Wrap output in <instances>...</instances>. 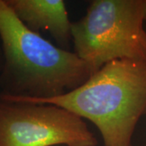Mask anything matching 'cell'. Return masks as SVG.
Here are the masks:
<instances>
[{"label": "cell", "mask_w": 146, "mask_h": 146, "mask_svg": "<svg viewBox=\"0 0 146 146\" xmlns=\"http://www.w3.org/2000/svg\"><path fill=\"white\" fill-rule=\"evenodd\" d=\"M0 39L3 58L0 95L48 99L77 89L93 73L75 52L55 46L30 30L0 0Z\"/></svg>", "instance_id": "6da1fadb"}, {"label": "cell", "mask_w": 146, "mask_h": 146, "mask_svg": "<svg viewBox=\"0 0 146 146\" xmlns=\"http://www.w3.org/2000/svg\"><path fill=\"white\" fill-rule=\"evenodd\" d=\"M0 100L55 105L91 121L99 130L104 146H132L136 124L146 114V62L111 61L77 89L56 98L0 95Z\"/></svg>", "instance_id": "7a4b0ae2"}, {"label": "cell", "mask_w": 146, "mask_h": 146, "mask_svg": "<svg viewBox=\"0 0 146 146\" xmlns=\"http://www.w3.org/2000/svg\"><path fill=\"white\" fill-rule=\"evenodd\" d=\"M146 0H94L72 23L75 53L97 72L118 59L146 62Z\"/></svg>", "instance_id": "3957f363"}, {"label": "cell", "mask_w": 146, "mask_h": 146, "mask_svg": "<svg viewBox=\"0 0 146 146\" xmlns=\"http://www.w3.org/2000/svg\"><path fill=\"white\" fill-rule=\"evenodd\" d=\"M82 118L52 104L0 100V146H97Z\"/></svg>", "instance_id": "277c9868"}, {"label": "cell", "mask_w": 146, "mask_h": 146, "mask_svg": "<svg viewBox=\"0 0 146 146\" xmlns=\"http://www.w3.org/2000/svg\"><path fill=\"white\" fill-rule=\"evenodd\" d=\"M16 16L30 30L46 31L62 46L72 38V23L63 0H5Z\"/></svg>", "instance_id": "5b68a950"}, {"label": "cell", "mask_w": 146, "mask_h": 146, "mask_svg": "<svg viewBox=\"0 0 146 146\" xmlns=\"http://www.w3.org/2000/svg\"><path fill=\"white\" fill-rule=\"evenodd\" d=\"M3 52H2V49H0V74H1V72H2V68H3Z\"/></svg>", "instance_id": "8992f818"}, {"label": "cell", "mask_w": 146, "mask_h": 146, "mask_svg": "<svg viewBox=\"0 0 146 146\" xmlns=\"http://www.w3.org/2000/svg\"><path fill=\"white\" fill-rule=\"evenodd\" d=\"M145 146H146V145H145Z\"/></svg>", "instance_id": "52a82bcc"}]
</instances>
